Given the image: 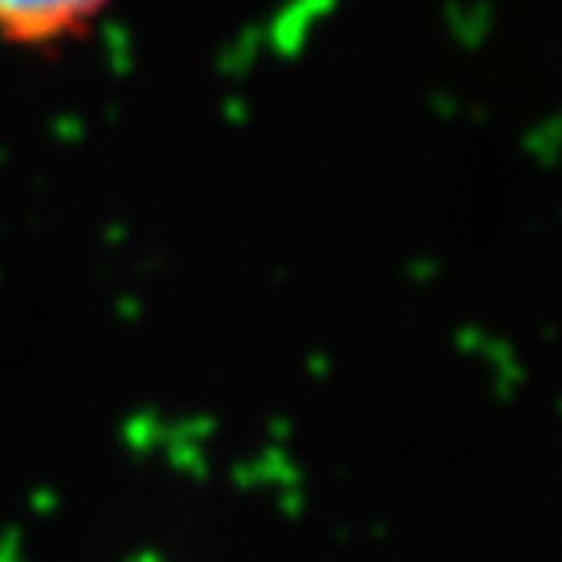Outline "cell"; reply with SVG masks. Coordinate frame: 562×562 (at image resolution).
<instances>
[{
	"label": "cell",
	"instance_id": "1",
	"mask_svg": "<svg viewBox=\"0 0 562 562\" xmlns=\"http://www.w3.org/2000/svg\"><path fill=\"white\" fill-rule=\"evenodd\" d=\"M109 0H0V37L11 45H55L82 34Z\"/></svg>",
	"mask_w": 562,
	"mask_h": 562
}]
</instances>
